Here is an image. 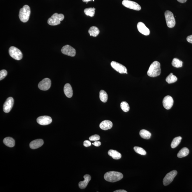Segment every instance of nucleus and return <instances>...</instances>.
I'll use <instances>...</instances> for the list:
<instances>
[{"mask_svg":"<svg viewBox=\"0 0 192 192\" xmlns=\"http://www.w3.org/2000/svg\"><path fill=\"white\" fill-rule=\"evenodd\" d=\"M123 177V175L120 172L115 171H111L105 174V179L108 182L114 183L119 181Z\"/></svg>","mask_w":192,"mask_h":192,"instance_id":"nucleus-1","label":"nucleus"},{"mask_svg":"<svg viewBox=\"0 0 192 192\" xmlns=\"http://www.w3.org/2000/svg\"><path fill=\"white\" fill-rule=\"evenodd\" d=\"M161 64L157 61H155L151 64L148 71L147 75L151 77H155L160 75Z\"/></svg>","mask_w":192,"mask_h":192,"instance_id":"nucleus-2","label":"nucleus"},{"mask_svg":"<svg viewBox=\"0 0 192 192\" xmlns=\"http://www.w3.org/2000/svg\"><path fill=\"white\" fill-rule=\"evenodd\" d=\"M31 13L30 9L28 6H24L23 8L19 11V17L21 21L26 22L28 21L29 19Z\"/></svg>","mask_w":192,"mask_h":192,"instance_id":"nucleus-3","label":"nucleus"},{"mask_svg":"<svg viewBox=\"0 0 192 192\" xmlns=\"http://www.w3.org/2000/svg\"><path fill=\"white\" fill-rule=\"evenodd\" d=\"M64 15L63 14H59L56 13L51 16L48 19L47 22L49 25L52 26H55L61 23V22L63 20Z\"/></svg>","mask_w":192,"mask_h":192,"instance_id":"nucleus-4","label":"nucleus"},{"mask_svg":"<svg viewBox=\"0 0 192 192\" xmlns=\"http://www.w3.org/2000/svg\"><path fill=\"white\" fill-rule=\"evenodd\" d=\"M164 14L168 27L169 28H172L175 26L176 24L173 13L170 11L167 10Z\"/></svg>","mask_w":192,"mask_h":192,"instance_id":"nucleus-5","label":"nucleus"},{"mask_svg":"<svg viewBox=\"0 0 192 192\" xmlns=\"http://www.w3.org/2000/svg\"><path fill=\"white\" fill-rule=\"evenodd\" d=\"M9 54L11 57L16 60H20L22 58V54L18 48L14 46H12L9 48Z\"/></svg>","mask_w":192,"mask_h":192,"instance_id":"nucleus-6","label":"nucleus"},{"mask_svg":"<svg viewBox=\"0 0 192 192\" xmlns=\"http://www.w3.org/2000/svg\"><path fill=\"white\" fill-rule=\"evenodd\" d=\"M122 4L128 8L135 10L139 11L141 9V6L138 3L129 0H124L122 1Z\"/></svg>","mask_w":192,"mask_h":192,"instance_id":"nucleus-7","label":"nucleus"},{"mask_svg":"<svg viewBox=\"0 0 192 192\" xmlns=\"http://www.w3.org/2000/svg\"><path fill=\"white\" fill-rule=\"evenodd\" d=\"M177 174V172L175 170L171 171L168 173L163 180V183L164 186H167L172 183Z\"/></svg>","mask_w":192,"mask_h":192,"instance_id":"nucleus-8","label":"nucleus"},{"mask_svg":"<svg viewBox=\"0 0 192 192\" xmlns=\"http://www.w3.org/2000/svg\"><path fill=\"white\" fill-rule=\"evenodd\" d=\"M111 65L113 68L120 73H126L127 72V68L125 66L115 61H112L111 63Z\"/></svg>","mask_w":192,"mask_h":192,"instance_id":"nucleus-9","label":"nucleus"},{"mask_svg":"<svg viewBox=\"0 0 192 192\" xmlns=\"http://www.w3.org/2000/svg\"><path fill=\"white\" fill-rule=\"evenodd\" d=\"M61 51L63 54L71 57H74L76 54L75 50L69 45L64 46L61 49Z\"/></svg>","mask_w":192,"mask_h":192,"instance_id":"nucleus-10","label":"nucleus"},{"mask_svg":"<svg viewBox=\"0 0 192 192\" xmlns=\"http://www.w3.org/2000/svg\"><path fill=\"white\" fill-rule=\"evenodd\" d=\"M51 84V80L50 79L46 78L40 82L38 84V88L40 90L46 91L49 89Z\"/></svg>","mask_w":192,"mask_h":192,"instance_id":"nucleus-11","label":"nucleus"},{"mask_svg":"<svg viewBox=\"0 0 192 192\" xmlns=\"http://www.w3.org/2000/svg\"><path fill=\"white\" fill-rule=\"evenodd\" d=\"M14 100L11 97L8 98L4 103L3 106V111L6 113H8L12 109L13 106Z\"/></svg>","mask_w":192,"mask_h":192,"instance_id":"nucleus-12","label":"nucleus"},{"mask_svg":"<svg viewBox=\"0 0 192 192\" xmlns=\"http://www.w3.org/2000/svg\"><path fill=\"white\" fill-rule=\"evenodd\" d=\"M173 99L172 96H168L165 97L163 99V105L166 109H170L173 106Z\"/></svg>","mask_w":192,"mask_h":192,"instance_id":"nucleus-13","label":"nucleus"},{"mask_svg":"<svg viewBox=\"0 0 192 192\" xmlns=\"http://www.w3.org/2000/svg\"><path fill=\"white\" fill-rule=\"evenodd\" d=\"M37 122L41 125H47L52 122V119L50 117L47 116H41L37 119Z\"/></svg>","mask_w":192,"mask_h":192,"instance_id":"nucleus-14","label":"nucleus"},{"mask_svg":"<svg viewBox=\"0 0 192 192\" xmlns=\"http://www.w3.org/2000/svg\"><path fill=\"white\" fill-rule=\"evenodd\" d=\"M138 31L143 35L147 36L150 34L149 29L146 26L145 24L141 22H139L137 25Z\"/></svg>","mask_w":192,"mask_h":192,"instance_id":"nucleus-15","label":"nucleus"},{"mask_svg":"<svg viewBox=\"0 0 192 192\" xmlns=\"http://www.w3.org/2000/svg\"><path fill=\"white\" fill-rule=\"evenodd\" d=\"M44 143L43 140L41 139H37L34 140L30 143V147L32 149H36L42 146Z\"/></svg>","mask_w":192,"mask_h":192,"instance_id":"nucleus-16","label":"nucleus"},{"mask_svg":"<svg viewBox=\"0 0 192 192\" xmlns=\"http://www.w3.org/2000/svg\"><path fill=\"white\" fill-rule=\"evenodd\" d=\"M113 126V124L110 121L105 120L103 121L100 124V128L103 130H107L110 129Z\"/></svg>","mask_w":192,"mask_h":192,"instance_id":"nucleus-17","label":"nucleus"},{"mask_svg":"<svg viewBox=\"0 0 192 192\" xmlns=\"http://www.w3.org/2000/svg\"><path fill=\"white\" fill-rule=\"evenodd\" d=\"M84 180L83 181L80 182L79 183V186L81 189H84L86 188L87 185L91 180V177L88 174H86L84 176Z\"/></svg>","mask_w":192,"mask_h":192,"instance_id":"nucleus-18","label":"nucleus"},{"mask_svg":"<svg viewBox=\"0 0 192 192\" xmlns=\"http://www.w3.org/2000/svg\"><path fill=\"white\" fill-rule=\"evenodd\" d=\"M64 92L66 96L68 98H71L73 95L72 87L69 83L66 84L64 87Z\"/></svg>","mask_w":192,"mask_h":192,"instance_id":"nucleus-19","label":"nucleus"},{"mask_svg":"<svg viewBox=\"0 0 192 192\" xmlns=\"http://www.w3.org/2000/svg\"><path fill=\"white\" fill-rule=\"evenodd\" d=\"M108 154L114 159H119L121 158L122 155L121 153L115 150H110L108 151Z\"/></svg>","mask_w":192,"mask_h":192,"instance_id":"nucleus-20","label":"nucleus"},{"mask_svg":"<svg viewBox=\"0 0 192 192\" xmlns=\"http://www.w3.org/2000/svg\"><path fill=\"white\" fill-rule=\"evenodd\" d=\"M3 143L6 146L9 147H13L15 146V141L12 138L7 137L3 140Z\"/></svg>","mask_w":192,"mask_h":192,"instance_id":"nucleus-21","label":"nucleus"},{"mask_svg":"<svg viewBox=\"0 0 192 192\" xmlns=\"http://www.w3.org/2000/svg\"><path fill=\"white\" fill-rule=\"evenodd\" d=\"M88 33L90 36L96 37L99 34L100 31L99 29L96 27H92L89 30Z\"/></svg>","mask_w":192,"mask_h":192,"instance_id":"nucleus-22","label":"nucleus"},{"mask_svg":"<svg viewBox=\"0 0 192 192\" xmlns=\"http://www.w3.org/2000/svg\"><path fill=\"white\" fill-rule=\"evenodd\" d=\"M189 151L188 148L184 147L181 149L177 154V157L182 158L188 156L189 154Z\"/></svg>","mask_w":192,"mask_h":192,"instance_id":"nucleus-23","label":"nucleus"},{"mask_svg":"<svg viewBox=\"0 0 192 192\" xmlns=\"http://www.w3.org/2000/svg\"><path fill=\"white\" fill-rule=\"evenodd\" d=\"M140 136L145 139H149L151 138V134L149 131L146 130H142L140 132Z\"/></svg>","mask_w":192,"mask_h":192,"instance_id":"nucleus-24","label":"nucleus"},{"mask_svg":"<svg viewBox=\"0 0 192 192\" xmlns=\"http://www.w3.org/2000/svg\"><path fill=\"white\" fill-rule=\"evenodd\" d=\"M99 98L101 101L103 103L107 102L108 99L107 93L104 90H101L100 91Z\"/></svg>","mask_w":192,"mask_h":192,"instance_id":"nucleus-25","label":"nucleus"},{"mask_svg":"<svg viewBox=\"0 0 192 192\" xmlns=\"http://www.w3.org/2000/svg\"><path fill=\"white\" fill-rule=\"evenodd\" d=\"M182 140V138L180 136L174 138L171 143V147L172 148L176 147L180 144Z\"/></svg>","mask_w":192,"mask_h":192,"instance_id":"nucleus-26","label":"nucleus"},{"mask_svg":"<svg viewBox=\"0 0 192 192\" xmlns=\"http://www.w3.org/2000/svg\"><path fill=\"white\" fill-rule=\"evenodd\" d=\"M177 79L176 76L174 75L172 73H171L170 75L168 76L166 78V81L169 84H172L176 82Z\"/></svg>","mask_w":192,"mask_h":192,"instance_id":"nucleus-27","label":"nucleus"},{"mask_svg":"<svg viewBox=\"0 0 192 192\" xmlns=\"http://www.w3.org/2000/svg\"><path fill=\"white\" fill-rule=\"evenodd\" d=\"M172 65L173 67L176 68H180L183 66V62L177 58H174L172 62Z\"/></svg>","mask_w":192,"mask_h":192,"instance_id":"nucleus-28","label":"nucleus"},{"mask_svg":"<svg viewBox=\"0 0 192 192\" xmlns=\"http://www.w3.org/2000/svg\"><path fill=\"white\" fill-rule=\"evenodd\" d=\"M95 10L96 9L94 8H88L84 9V12L85 15L90 17H93L95 14Z\"/></svg>","mask_w":192,"mask_h":192,"instance_id":"nucleus-29","label":"nucleus"},{"mask_svg":"<svg viewBox=\"0 0 192 192\" xmlns=\"http://www.w3.org/2000/svg\"><path fill=\"white\" fill-rule=\"evenodd\" d=\"M121 109L124 112H127L130 110V108L128 103L126 101H123L120 104Z\"/></svg>","mask_w":192,"mask_h":192,"instance_id":"nucleus-30","label":"nucleus"},{"mask_svg":"<svg viewBox=\"0 0 192 192\" xmlns=\"http://www.w3.org/2000/svg\"><path fill=\"white\" fill-rule=\"evenodd\" d=\"M134 150H135V152L142 155H145L146 154V152L145 150L142 148L139 147H134Z\"/></svg>","mask_w":192,"mask_h":192,"instance_id":"nucleus-31","label":"nucleus"},{"mask_svg":"<svg viewBox=\"0 0 192 192\" xmlns=\"http://www.w3.org/2000/svg\"><path fill=\"white\" fill-rule=\"evenodd\" d=\"M7 72L6 70H4V69L1 70L0 71V80H2L5 78L6 76L7 75Z\"/></svg>","mask_w":192,"mask_h":192,"instance_id":"nucleus-32","label":"nucleus"},{"mask_svg":"<svg viewBox=\"0 0 192 192\" xmlns=\"http://www.w3.org/2000/svg\"><path fill=\"white\" fill-rule=\"evenodd\" d=\"M89 139L90 141H97L100 139V137L99 135H95L90 136Z\"/></svg>","mask_w":192,"mask_h":192,"instance_id":"nucleus-33","label":"nucleus"},{"mask_svg":"<svg viewBox=\"0 0 192 192\" xmlns=\"http://www.w3.org/2000/svg\"><path fill=\"white\" fill-rule=\"evenodd\" d=\"M83 145L85 147H88L91 146V143L90 141L86 140L84 142Z\"/></svg>","mask_w":192,"mask_h":192,"instance_id":"nucleus-34","label":"nucleus"},{"mask_svg":"<svg viewBox=\"0 0 192 192\" xmlns=\"http://www.w3.org/2000/svg\"><path fill=\"white\" fill-rule=\"evenodd\" d=\"M92 145L96 147H99L101 146V143L100 141H95L94 143H92Z\"/></svg>","mask_w":192,"mask_h":192,"instance_id":"nucleus-35","label":"nucleus"},{"mask_svg":"<svg viewBox=\"0 0 192 192\" xmlns=\"http://www.w3.org/2000/svg\"><path fill=\"white\" fill-rule=\"evenodd\" d=\"M186 40L189 43H192V35L187 37Z\"/></svg>","mask_w":192,"mask_h":192,"instance_id":"nucleus-36","label":"nucleus"},{"mask_svg":"<svg viewBox=\"0 0 192 192\" xmlns=\"http://www.w3.org/2000/svg\"><path fill=\"white\" fill-rule=\"evenodd\" d=\"M114 192H127L126 191L124 190H116L115 191H114Z\"/></svg>","mask_w":192,"mask_h":192,"instance_id":"nucleus-37","label":"nucleus"},{"mask_svg":"<svg viewBox=\"0 0 192 192\" xmlns=\"http://www.w3.org/2000/svg\"><path fill=\"white\" fill-rule=\"evenodd\" d=\"M177 1L180 3H183L186 2L187 0H177Z\"/></svg>","mask_w":192,"mask_h":192,"instance_id":"nucleus-38","label":"nucleus"},{"mask_svg":"<svg viewBox=\"0 0 192 192\" xmlns=\"http://www.w3.org/2000/svg\"><path fill=\"white\" fill-rule=\"evenodd\" d=\"M91 0H82V1H83V2H88V1H91Z\"/></svg>","mask_w":192,"mask_h":192,"instance_id":"nucleus-39","label":"nucleus"}]
</instances>
